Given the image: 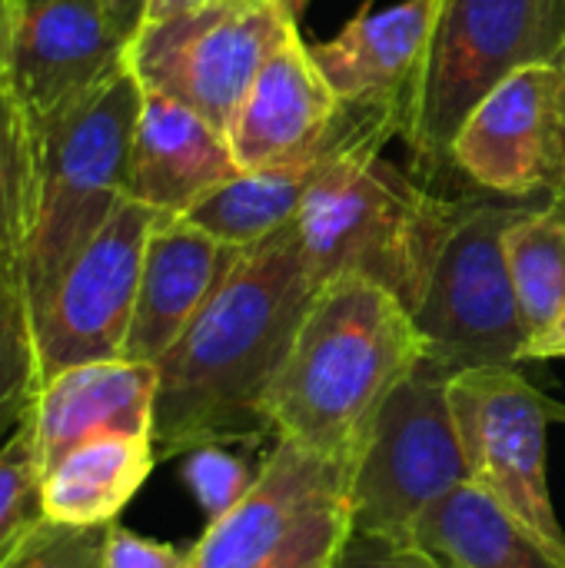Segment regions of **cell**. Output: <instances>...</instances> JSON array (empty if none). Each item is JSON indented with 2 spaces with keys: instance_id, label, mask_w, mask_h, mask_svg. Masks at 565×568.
I'll list each match as a JSON object with an SVG mask.
<instances>
[{
  "instance_id": "obj_15",
  "label": "cell",
  "mask_w": 565,
  "mask_h": 568,
  "mask_svg": "<svg viewBox=\"0 0 565 568\" xmlns=\"http://www.w3.org/2000/svg\"><path fill=\"white\" fill-rule=\"evenodd\" d=\"M346 123L350 106L336 100L310 57V43L293 30L243 97L230 143L243 170H260L333 143Z\"/></svg>"
},
{
  "instance_id": "obj_16",
  "label": "cell",
  "mask_w": 565,
  "mask_h": 568,
  "mask_svg": "<svg viewBox=\"0 0 565 568\" xmlns=\"http://www.w3.org/2000/svg\"><path fill=\"white\" fill-rule=\"evenodd\" d=\"M243 173L233 143L180 100L143 90L123 193L157 213L186 216Z\"/></svg>"
},
{
  "instance_id": "obj_22",
  "label": "cell",
  "mask_w": 565,
  "mask_h": 568,
  "mask_svg": "<svg viewBox=\"0 0 565 568\" xmlns=\"http://www.w3.org/2000/svg\"><path fill=\"white\" fill-rule=\"evenodd\" d=\"M506 256L529 339L565 310V193L526 203L506 230Z\"/></svg>"
},
{
  "instance_id": "obj_7",
  "label": "cell",
  "mask_w": 565,
  "mask_h": 568,
  "mask_svg": "<svg viewBox=\"0 0 565 568\" xmlns=\"http://www.w3.org/2000/svg\"><path fill=\"white\" fill-rule=\"evenodd\" d=\"M450 379L420 363L383 403L350 479L353 532L413 546L420 519L470 483Z\"/></svg>"
},
{
  "instance_id": "obj_23",
  "label": "cell",
  "mask_w": 565,
  "mask_h": 568,
  "mask_svg": "<svg viewBox=\"0 0 565 568\" xmlns=\"http://www.w3.org/2000/svg\"><path fill=\"white\" fill-rule=\"evenodd\" d=\"M37 136L17 103L13 90L0 80V283L23 286V256L37 206Z\"/></svg>"
},
{
  "instance_id": "obj_20",
  "label": "cell",
  "mask_w": 565,
  "mask_h": 568,
  "mask_svg": "<svg viewBox=\"0 0 565 568\" xmlns=\"http://www.w3.org/2000/svg\"><path fill=\"white\" fill-rule=\"evenodd\" d=\"M153 436L103 433L73 446L43 476V516L63 526H113L157 466Z\"/></svg>"
},
{
  "instance_id": "obj_26",
  "label": "cell",
  "mask_w": 565,
  "mask_h": 568,
  "mask_svg": "<svg viewBox=\"0 0 565 568\" xmlns=\"http://www.w3.org/2000/svg\"><path fill=\"white\" fill-rule=\"evenodd\" d=\"M260 466L253 469L243 456L223 449V443H203L183 453L180 479L196 499V506L206 513V519L226 516L256 483Z\"/></svg>"
},
{
  "instance_id": "obj_3",
  "label": "cell",
  "mask_w": 565,
  "mask_h": 568,
  "mask_svg": "<svg viewBox=\"0 0 565 568\" xmlns=\"http://www.w3.org/2000/svg\"><path fill=\"white\" fill-rule=\"evenodd\" d=\"M393 130H376L306 193L296 230L316 286L333 276H366L416 313L436 256L466 200H443L380 156Z\"/></svg>"
},
{
  "instance_id": "obj_24",
  "label": "cell",
  "mask_w": 565,
  "mask_h": 568,
  "mask_svg": "<svg viewBox=\"0 0 565 568\" xmlns=\"http://www.w3.org/2000/svg\"><path fill=\"white\" fill-rule=\"evenodd\" d=\"M40 393V359L20 283H0V443L13 436Z\"/></svg>"
},
{
  "instance_id": "obj_33",
  "label": "cell",
  "mask_w": 565,
  "mask_h": 568,
  "mask_svg": "<svg viewBox=\"0 0 565 568\" xmlns=\"http://www.w3.org/2000/svg\"><path fill=\"white\" fill-rule=\"evenodd\" d=\"M17 17H20V0H0V80L7 77L13 33H17Z\"/></svg>"
},
{
  "instance_id": "obj_34",
  "label": "cell",
  "mask_w": 565,
  "mask_h": 568,
  "mask_svg": "<svg viewBox=\"0 0 565 568\" xmlns=\"http://www.w3.org/2000/svg\"><path fill=\"white\" fill-rule=\"evenodd\" d=\"M110 7H113V17H117L120 30H123V33L130 37V43H133V37H137L140 27H143L147 0H110Z\"/></svg>"
},
{
  "instance_id": "obj_18",
  "label": "cell",
  "mask_w": 565,
  "mask_h": 568,
  "mask_svg": "<svg viewBox=\"0 0 565 568\" xmlns=\"http://www.w3.org/2000/svg\"><path fill=\"white\" fill-rule=\"evenodd\" d=\"M157 366L107 359L50 376L30 409L33 446L43 476L80 443L103 433L153 436Z\"/></svg>"
},
{
  "instance_id": "obj_30",
  "label": "cell",
  "mask_w": 565,
  "mask_h": 568,
  "mask_svg": "<svg viewBox=\"0 0 565 568\" xmlns=\"http://www.w3.org/2000/svg\"><path fill=\"white\" fill-rule=\"evenodd\" d=\"M336 568H446L440 559H433L420 546H400L376 536L350 532L343 542V552L336 559Z\"/></svg>"
},
{
  "instance_id": "obj_21",
  "label": "cell",
  "mask_w": 565,
  "mask_h": 568,
  "mask_svg": "<svg viewBox=\"0 0 565 568\" xmlns=\"http://www.w3.org/2000/svg\"><path fill=\"white\" fill-rule=\"evenodd\" d=\"M413 546L446 568H565L473 483L456 486L420 519Z\"/></svg>"
},
{
  "instance_id": "obj_17",
  "label": "cell",
  "mask_w": 565,
  "mask_h": 568,
  "mask_svg": "<svg viewBox=\"0 0 565 568\" xmlns=\"http://www.w3.org/2000/svg\"><path fill=\"white\" fill-rule=\"evenodd\" d=\"M440 0H403L376 10L363 3L346 27L310 43V57L343 106H386L406 116Z\"/></svg>"
},
{
  "instance_id": "obj_32",
  "label": "cell",
  "mask_w": 565,
  "mask_h": 568,
  "mask_svg": "<svg viewBox=\"0 0 565 568\" xmlns=\"http://www.w3.org/2000/svg\"><path fill=\"white\" fill-rule=\"evenodd\" d=\"M213 0H147V13H143V27H153V23H163V20H173L180 13H193L200 7H206ZM140 27V30H143Z\"/></svg>"
},
{
  "instance_id": "obj_12",
  "label": "cell",
  "mask_w": 565,
  "mask_h": 568,
  "mask_svg": "<svg viewBox=\"0 0 565 568\" xmlns=\"http://www.w3.org/2000/svg\"><path fill=\"white\" fill-rule=\"evenodd\" d=\"M127 67L130 37L110 0H20L3 83L37 140Z\"/></svg>"
},
{
  "instance_id": "obj_2",
  "label": "cell",
  "mask_w": 565,
  "mask_h": 568,
  "mask_svg": "<svg viewBox=\"0 0 565 568\" xmlns=\"http://www.w3.org/2000/svg\"><path fill=\"white\" fill-rule=\"evenodd\" d=\"M423 359L426 343L396 293L356 273L333 276L260 399L263 426L356 466L383 403Z\"/></svg>"
},
{
  "instance_id": "obj_6",
  "label": "cell",
  "mask_w": 565,
  "mask_h": 568,
  "mask_svg": "<svg viewBox=\"0 0 565 568\" xmlns=\"http://www.w3.org/2000/svg\"><path fill=\"white\" fill-rule=\"evenodd\" d=\"M526 203H463L426 293L413 313L433 369L456 376L480 366H516L529 343L506 256V230Z\"/></svg>"
},
{
  "instance_id": "obj_19",
  "label": "cell",
  "mask_w": 565,
  "mask_h": 568,
  "mask_svg": "<svg viewBox=\"0 0 565 568\" xmlns=\"http://www.w3.org/2000/svg\"><path fill=\"white\" fill-rule=\"evenodd\" d=\"M376 130H393L396 136H403V113L386 106H350V123L333 143L283 163L243 170L236 180L210 193L186 216L216 240H226L233 246H253L280 226L293 223L306 193L326 173V166Z\"/></svg>"
},
{
  "instance_id": "obj_1",
  "label": "cell",
  "mask_w": 565,
  "mask_h": 568,
  "mask_svg": "<svg viewBox=\"0 0 565 568\" xmlns=\"http://www.w3.org/2000/svg\"><path fill=\"white\" fill-rule=\"evenodd\" d=\"M316 290L296 220L243 250L157 363V456H183L203 443L266 433L260 399Z\"/></svg>"
},
{
  "instance_id": "obj_11",
  "label": "cell",
  "mask_w": 565,
  "mask_h": 568,
  "mask_svg": "<svg viewBox=\"0 0 565 568\" xmlns=\"http://www.w3.org/2000/svg\"><path fill=\"white\" fill-rule=\"evenodd\" d=\"M450 166L509 200L565 193V53L493 87L463 120Z\"/></svg>"
},
{
  "instance_id": "obj_13",
  "label": "cell",
  "mask_w": 565,
  "mask_h": 568,
  "mask_svg": "<svg viewBox=\"0 0 565 568\" xmlns=\"http://www.w3.org/2000/svg\"><path fill=\"white\" fill-rule=\"evenodd\" d=\"M353 463L276 439L250 493L206 526L186 568H256L316 509L346 499Z\"/></svg>"
},
{
  "instance_id": "obj_5",
  "label": "cell",
  "mask_w": 565,
  "mask_h": 568,
  "mask_svg": "<svg viewBox=\"0 0 565 568\" xmlns=\"http://www.w3.org/2000/svg\"><path fill=\"white\" fill-rule=\"evenodd\" d=\"M143 83L127 67L37 140V206L23 256V296L37 303L60 270L127 196V166Z\"/></svg>"
},
{
  "instance_id": "obj_27",
  "label": "cell",
  "mask_w": 565,
  "mask_h": 568,
  "mask_svg": "<svg viewBox=\"0 0 565 568\" xmlns=\"http://www.w3.org/2000/svg\"><path fill=\"white\" fill-rule=\"evenodd\" d=\"M110 526L37 523L3 559L0 568H103Z\"/></svg>"
},
{
  "instance_id": "obj_14",
  "label": "cell",
  "mask_w": 565,
  "mask_h": 568,
  "mask_svg": "<svg viewBox=\"0 0 565 568\" xmlns=\"http://www.w3.org/2000/svg\"><path fill=\"white\" fill-rule=\"evenodd\" d=\"M246 246L216 240L190 216L160 213L147 240L123 356L157 366L206 306Z\"/></svg>"
},
{
  "instance_id": "obj_28",
  "label": "cell",
  "mask_w": 565,
  "mask_h": 568,
  "mask_svg": "<svg viewBox=\"0 0 565 568\" xmlns=\"http://www.w3.org/2000/svg\"><path fill=\"white\" fill-rule=\"evenodd\" d=\"M353 532L350 499H336L316 509L270 559L256 568H336L343 542Z\"/></svg>"
},
{
  "instance_id": "obj_9",
  "label": "cell",
  "mask_w": 565,
  "mask_h": 568,
  "mask_svg": "<svg viewBox=\"0 0 565 568\" xmlns=\"http://www.w3.org/2000/svg\"><path fill=\"white\" fill-rule=\"evenodd\" d=\"M293 30L280 0H213L143 27L130 43V70L143 90L180 100L230 136L256 73Z\"/></svg>"
},
{
  "instance_id": "obj_35",
  "label": "cell",
  "mask_w": 565,
  "mask_h": 568,
  "mask_svg": "<svg viewBox=\"0 0 565 568\" xmlns=\"http://www.w3.org/2000/svg\"><path fill=\"white\" fill-rule=\"evenodd\" d=\"M306 3H310V0H280V7H283V10H286L293 20H296V23H300V17H303Z\"/></svg>"
},
{
  "instance_id": "obj_29",
  "label": "cell",
  "mask_w": 565,
  "mask_h": 568,
  "mask_svg": "<svg viewBox=\"0 0 565 568\" xmlns=\"http://www.w3.org/2000/svg\"><path fill=\"white\" fill-rule=\"evenodd\" d=\"M190 566V552L147 539L133 529L123 526H110L107 536V552H103V568H186Z\"/></svg>"
},
{
  "instance_id": "obj_31",
  "label": "cell",
  "mask_w": 565,
  "mask_h": 568,
  "mask_svg": "<svg viewBox=\"0 0 565 568\" xmlns=\"http://www.w3.org/2000/svg\"><path fill=\"white\" fill-rule=\"evenodd\" d=\"M523 359H565V310L549 329H543L526 343Z\"/></svg>"
},
{
  "instance_id": "obj_4",
  "label": "cell",
  "mask_w": 565,
  "mask_h": 568,
  "mask_svg": "<svg viewBox=\"0 0 565 568\" xmlns=\"http://www.w3.org/2000/svg\"><path fill=\"white\" fill-rule=\"evenodd\" d=\"M565 53V0H440L403 140L416 166L450 163L463 120L509 73Z\"/></svg>"
},
{
  "instance_id": "obj_25",
  "label": "cell",
  "mask_w": 565,
  "mask_h": 568,
  "mask_svg": "<svg viewBox=\"0 0 565 568\" xmlns=\"http://www.w3.org/2000/svg\"><path fill=\"white\" fill-rule=\"evenodd\" d=\"M43 519V469L27 416V423L0 443V559Z\"/></svg>"
},
{
  "instance_id": "obj_10",
  "label": "cell",
  "mask_w": 565,
  "mask_h": 568,
  "mask_svg": "<svg viewBox=\"0 0 565 568\" xmlns=\"http://www.w3.org/2000/svg\"><path fill=\"white\" fill-rule=\"evenodd\" d=\"M157 216V210L123 196L113 216L60 270L50 290L30 303L40 386L70 366L123 356L143 253Z\"/></svg>"
},
{
  "instance_id": "obj_8",
  "label": "cell",
  "mask_w": 565,
  "mask_h": 568,
  "mask_svg": "<svg viewBox=\"0 0 565 568\" xmlns=\"http://www.w3.org/2000/svg\"><path fill=\"white\" fill-rule=\"evenodd\" d=\"M450 406L470 483L493 496L543 552L565 566V529L546 469L549 419L559 409L516 366L456 373L450 379Z\"/></svg>"
}]
</instances>
